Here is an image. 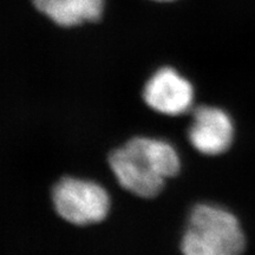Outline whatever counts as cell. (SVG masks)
<instances>
[{"label":"cell","instance_id":"6da1fadb","mask_svg":"<svg viewBox=\"0 0 255 255\" xmlns=\"http://www.w3.org/2000/svg\"><path fill=\"white\" fill-rule=\"evenodd\" d=\"M108 164L121 189L142 200H154L182 171V156L165 138L135 135L108 155Z\"/></svg>","mask_w":255,"mask_h":255},{"label":"cell","instance_id":"7a4b0ae2","mask_svg":"<svg viewBox=\"0 0 255 255\" xmlns=\"http://www.w3.org/2000/svg\"><path fill=\"white\" fill-rule=\"evenodd\" d=\"M246 235L237 215L225 207L199 201L191 206L180 239L182 255H242Z\"/></svg>","mask_w":255,"mask_h":255},{"label":"cell","instance_id":"52a82bcc","mask_svg":"<svg viewBox=\"0 0 255 255\" xmlns=\"http://www.w3.org/2000/svg\"><path fill=\"white\" fill-rule=\"evenodd\" d=\"M155 1H173V0H155Z\"/></svg>","mask_w":255,"mask_h":255},{"label":"cell","instance_id":"5b68a950","mask_svg":"<svg viewBox=\"0 0 255 255\" xmlns=\"http://www.w3.org/2000/svg\"><path fill=\"white\" fill-rule=\"evenodd\" d=\"M188 116L187 139L194 151L203 157L213 158L231 149L235 128L228 113L215 105L197 104Z\"/></svg>","mask_w":255,"mask_h":255},{"label":"cell","instance_id":"8992f818","mask_svg":"<svg viewBox=\"0 0 255 255\" xmlns=\"http://www.w3.org/2000/svg\"><path fill=\"white\" fill-rule=\"evenodd\" d=\"M34 7L53 23L72 27L101 19L104 0H32Z\"/></svg>","mask_w":255,"mask_h":255},{"label":"cell","instance_id":"3957f363","mask_svg":"<svg viewBox=\"0 0 255 255\" xmlns=\"http://www.w3.org/2000/svg\"><path fill=\"white\" fill-rule=\"evenodd\" d=\"M51 202L60 220L78 228L101 225L113 209V195L103 183L76 175H64L53 183Z\"/></svg>","mask_w":255,"mask_h":255},{"label":"cell","instance_id":"277c9868","mask_svg":"<svg viewBox=\"0 0 255 255\" xmlns=\"http://www.w3.org/2000/svg\"><path fill=\"white\" fill-rule=\"evenodd\" d=\"M142 102L152 113L178 119L194 108L195 89L176 69L163 66L146 79L142 89Z\"/></svg>","mask_w":255,"mask_h":255}]
</instances>
